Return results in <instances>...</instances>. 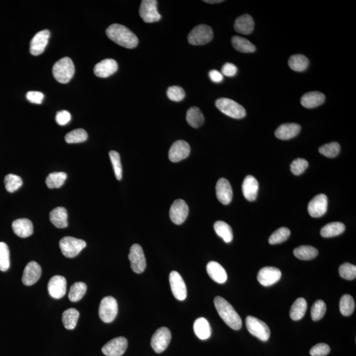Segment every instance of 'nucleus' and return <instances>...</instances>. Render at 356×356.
I'll use <instances>...</instances> for the list:
<instances>
[{"mask_svg": "<svg viewBox=\"0 0 356 356\" xmlns=\"http://www.w3.org/2000/svg\"><path fill=\"white\" fill-rule=\"evenodd\" d=\"M106 35L118 45L124 48H135L139 44L138 37L126 26L120 24H113L106 29Z\"/></svg>", "mask_w": 356, "mask_h": 356, "instance_id": "f257e3e1", "label": "nucleus"}, {"mask_svg": "<svg viewBox=\"0 0 356 356\" xmlns=\"http://www.w3.org/2000/svg\"><path fill=\"white\" fill-rule=\"evenodd\" d=\"M215 308L222 319L230 328L239 330L242 326V321L231 304L223 297L217 296L214 299Z\"/></svg>", "mask_w": 356, "mask_h": 356, "instance_id": "f03ea898", "label": "nucleus"}, {"mask_svg": "<svg viewBox=\"0 0 356 356\" xmlns=\"http://www.w3.org/2000/svg\"><path fill=\"white\" fill-rule=\"evenodd\" d=\"M53 77L60 84H68L75 73V66L72 60L68 57L62 58L53 65Z\"/></svg>", "mask_w": 356, "mask_h": 356, "instance_id": "7ed1b4c3", "label": "nucleus"}, {"mask_svg": "<svg viewBox=\"0 0 356 356\" xmlns=\"http://www.w3.org/2000/svg\"><path fill=\"white\" fill-rule=\"evenodd\" d=\"M215 105L221 113L229 117L241 119L246 116L245 108L241 105L230 98H218L215 102Z\"/></svg>", "mask_w": 356, "mask_h": 356, "instance_id": "20e7f679", "label": "nucleus"}, {"mask_svg": "<svg viewBox=\"0 0 356 356\" xmlns=\"http://www.w3.org/2000/svg\"><path fill=\"white\" fill-rule=\"evenodd\" d=\"M213 39V31L206 24H199L188 35V42L191 45L201 46L209 43Z\"/></svg>", "mask_w": 356, "mask_h": 356, "instance_id": "39448f33", "label": "nucleus"}, {"mask_svg": "<svg viewBox=\"0 0 356 356\" xmlns=\"http://www.w3.org/2000/svg\"><path fill=\"white\" fill-rule=\"evenodd\" d=\"M86 245V242L83 239L71 236L63 237L60 241V250L63 255L68 258L77 257Z\"/></svg>", "mask_w": 356, "mask_h": 356, "instance_id": "423d86ee", "label": "nucleus"}, {"mask_svg": "<svg viewBox=\"0 0 356 356\" xmlns=\"http://www.w3.org/2000/svg\"><path fill=\"white\" fill-rule=\"evenodd\" d=\"M245 324L248 331L254 337L264 342L269 339L270 331L265 322L256 317L248 316L246 318Z\"/></svg>", "mask_w": 356, "mask_h": 356, "instance_id": "0eeeda50", "label": "nucleus"}, {"mask_svg": "<svg viewBox=\"0 0 356 356\" xmlns=\"http://www.w3.org/2000/svg\"><path fill=\"white\" fill-rule=\"evenodd\" d=\"M118 311L117 301L114 297L107 296L102 299L99 307V316L103 322L106 323L113 322L117 316Z\"/></svg>", "mask_w": 356, "mask_h": 356, "instance_id": "6e6552de", "label": "nucleus"}, {"mask_svg": "<svg viewBox=\"0 0 356 356\" xmlns=\"http://www.w3.org/2000/svg\"><path fill=\"white\" fill-rule=\"evenodd\" d=\"M157 1L156 0H143L141 4L140 15L147 23L160 21L161 15L157 10Z\"/></svg>", "mask_w": 356, "mask_h": 356, "instance_id": "1a4fd4ad", "label": "nucleus"}, {"mask_svg": "<svg viewBox=\"0 0 356 356\" xmlns=\"http://www.w3.org/2000/svg\"><path fill=\"white\" fill-rule=\"evenodd\" d=\"M128 258L131 262V267L134 272L141 274L146 268V259L142 246L133 244L130 248Z\"/></svg>", "mask_w": 356, "mask_h": 356, "instance_id": "9d476101", "label": "nucleus"}, {"mask_svg": "<svg viewBox=\"0 0 356 356\" xmlns=\"http://www.w3.org/2000/svg\"><path fill=\"white\" fill-rule=\"evenodd\" d=\"M171 332L167 327H161L154 333L151 339V346L155 352H163L171 341Z\"/></svg>", "mask_w": 356, "mask_h": 356, "instance_id": "9b49d317", "label": "nucleus"}, {"mask_svg": "<svg viewBox=\"0 0 356 356\" xmlns=\"http://www.w3.org/2000/svg\"><path fill=\"white\" fill-rule=\"evenodd\" d=\"M189 214L187 204L182 199H177L171 206L170 218L174 224L180 225L184 223Z\"/></svg>", "mask_w": 356, "mask_h": 356, "instance_id": "f8f14e48", "label": "nucleus"}, {"mask_svg": "<svg viewBox=\"0 0 356 356\" xmlns=\"http://www.w3.org/2000/svg\"><path fill=\"white\" fill-rule=\"evenodd\" d=\"M127 340L124 337L115 338L102 347L103 353L106 356H122L127 348Z\"/></svg>", "mask_w": 356, "mask_h": 356, "instance_id": "ddd939ff", "label": "nucleus"}, {"mask_svg": "<svg viewBox=\"0 0 356 356\" xmlns=\"http://www.w3.org/2000/svg\"><path fill=\"white\" fill-rule=\"evenodd\" d=\"M328 198L326 195L319 194L309 203L308 212L313 218L323 216L327 211Z\"/></svg>", "mask_w": 356, "mask_h": 356, "instance_id": "4468645a", "label": "nucleus"}, {"mask_svg": "<svg viewBox=\"0 0 356 356\" xmlns=\"http://www.w3.org/2000/svg\"><path fill=\"white\" fill-rule=\"evenodd\" d=\"M282 276L281 270L273 266L261 268L257 275L259 283L264 286H270L280 281Z\"/></svg>", "mask_w": 356, "mask_h": 356, "instance_id": "2eb2a0df", "label": "nucleus"}, {"mask_svg": "<svg viewBox=\"0 0 356 356\" xmlns=\"http://www.w3.org/2000/svg\"><path fill=\"white\" fill-rule=\"evenodd\" d=\"M49 294L54 299H61L66 294L67 281L64 277L56 275L51 277L48 284Z\"/></svg>", "mask_w": 356, "mask_h": 356, "instance_id": "dca6fc26", "label": "nucleus"}, {"mask_svg": "<svg viewBox=\"0 0 356 356\" xmlns=\"http://www.w3.org/2000/svg\"><path fill=\"white\" fill-rule=\"evenodd\" d=\"M170 284L172 294L177 299L183 301L187 297V288L182 277L178 272L172 271L170 274Z\"/></svg>", "mask_w": 356, "mask_h": 356, "instance_id": "f3484780", "label": "nucleus"}, {"mask_svg": "<svg viewBox=\"0 0 356 356\" xmlns=\"http://www.w3.org/2000/svg\"><path fill=\"white\" fill-rule=\"evenodd\" d=\"M189 145L183 140L177 141L170 147L169 151V159L173 162H178L186 158L190 154Z\"/></svg>", "mask_w": 356, "mask_h": 356, "instance_id": "a211bd4d", "label": "nucleus"}, {"mask_svg": "<svg viewBox=\"0 0 356 356\" xmlns=\"http://www.w3.org/2000/svg\"><path fill=\"white\" fill-rule=\"evenodd\" d=\"M50 33L48 30H43L37 33L31 42L30 51L33 56H39L43 53L48 43Z\"/></svg>", "mask_w": 356, "mask_h": 356, "instance_id": "6ab92c4d", "label": "nucleus"}, {"mask_svg": "<svg viewBox=\"0 0 356 356\" xmlns=\"http://www.w3.org/2000/svg\"><path fill=\"white\" fill-rule=\"evenodd\" d=\"M42 269L40 266L35 261H31L24 268L22 282L26 286L35 284L41 277Z\"/></svg>", "mask_w": 356, "mask_h": 356, "instance_id": "aec40b11", "label": "nucleus"}, {"mask_svg": "<svg viewBox=\"0 0 356 356\" xmlns=\"http://www.w3.org/2000/svg\"><path fill=\"white\" fill-rule=\"evenodd\" d=\"M217 199L223 205H228L233 198V191L229 181L225 178H221L217 181L216 185Z\"/></svg>", "mask_w": 356, "mask_h": 356, "instance_id": "412c9836", "label": "nucleus"}, {"mask_svg": "<svg viewBox=\"0 0 356 356\" xmlns=\"http://www.w3.org/2000/svg\"><path fill=\"white\" fill-rule=\"evenodd\" d=\"M118 63L113 59H106L98 63L94 68V73L98 77L106 78L117 71Z\"/></svg>", "mask_w": 356, "mask_h": 356, "instance_id": "4be33fe9", "label": "nucleus"}, {"mask_svg": "<svg viewBox=\"0 0 356 356\" xmlns=\"http://www.w3.org/2000/svg\"><path fill=\"white\" fill-rule=\"evenodd\" d=\"M259 191V183L253 176H248L244 179L242 184L243 196L249 201H254L257 199Z\"/></svg>", "mask_w": 356, "mask_h": 356, "instance_id": "5701e85b", "label": "nucleus"}, {"mask_svg": "<svg viewBox=\"0 0 356 356\" xmlns=\"http://www.w3.org/2000/svg\"><path fill=\"white\" fill-rule=\"evenodd\" d=\"M300 131L301 126L299 124L291 123L281 125L278 127L275 134L279 140H288L298 135Z\"/></svg>", "mask_w": 356, "mask_h": 356, "instance_id": "b1692460", "label": "nucleus"}, {"mask_svg": "<svg viewBox=\"0 0 356 356\" xmlns=\"http://www.w3.org/2000/svg\"><path fill=\"white\" fill-rule=\"evenodd\" d=\"M207 271L209 276L216 283H225L228 276L223 266L216 261H210L207 265Z\"/></svg>", "mask_w": 356, "mask_h": 356, "instance_id": "393cba45", "label": "nucleus"}, {"mask_svg": "<svg viewBox=\"0 0 356 356\" xmlns=\"http://www.w3.org/2000/svg\"><path fill=\"white\" fill-rule=\"evenodd\" d=\"M12 228L17 236L23 238L31 236L33 233L32 222L28 218H19L13 221Z\"/></svg>", "mask_w": 356, "mask_h": 356, "instance_id": "a878e982", "label": "nucleus"}, {"mask_svg": "<svg viewBox=\"0 0 356 356\" xmlns=\"http://www.w3.org/2000/svg\"><path fill=\"white\" fill-rule=\"evenodd\" d=\"M255 23L251 15L245 14L237 18L234 23L236 32L243 35H250L254 31Z\"/></svg>", "mask_w": 356, "mask_h": 356, "instance_id": "bb28decb", "label": "nucleus"}, {"mask_svg": "<svg viewBox=\"0 0 356 356\" xmlns=\"http://www.w3.org/2000/svg\"><path fill=\"white\" fill-rule=\"evenodd\" d=\"M325 96L317 91L310 92L305 94L301 98L302 106L306 108H314L323 104Z\"/></svg>", "mask_w": 356, "mask_h": 356, "instance_id": "cd10ccee", "label": "nucleus"}, {"mask_svg": "<svg viewBox=\"0 0 356 356\" xmlns=\"http://www.w3.org/2000/svg\"><path fill=\"white\" fill-rule=\"evenodd\" d=\"M51 223L58 228H65L68 225V212L64 207L55 208L50 213Z\"/></svg>", "mask_w": 356, "mask_h": 356, "instance_id": "c85d7f7f", "label": "nucleus"}, {"mask_svg": "<svg viewBox=\"0 0 356 356\" xmlns=\"http://www.w3.org/2000/svg\"><path fill=\"white\" fill-rule=\"evenodd\" d=\"M194 332L201 340H207L211 335V328L207 320L201 317L197 319L194 324Z\"/></svg>", "mask_w": 356, "mask_h": 356, "instance_id": "c756f323", "label": "nucleus"}, {"mask_svg": "<svg viewBox=\"0 0 356 356\" xmlns=\"http://www.w3.org/2000/svg\"><path fill=\"white\" fill-rule=\"evenodd\" d=\"M307 309H308V304H307L306 300L303 297L297 299L290 309V316L291 319L294 321H299L305 315Z\"/></svg>", "mask_w": 356, "mask_h": 356, "instance_id": "7c9ffc66", "label": "nucleus"}, {"mask_svg": "<svg viewBox=\"0 0 356 356\" xmlns=\"http://www.w3.org/2000/svg\"><path fill=\"white\" fill-rule=\"evenodd\" d=\"M79 312L75 309H68L63 313L62 322L65 328L68 330H73L77 326Z\"/></svg>", "mask_w": 356, "mask_h": 356, "instance_id": "2f4dec72", "label": "nucleus"}, {"mask_svg": "<svg viewBox=\"0 0 356 356\" xmlns=\"http://www.w3.org/2000/svg\"><path fill=\"white\" fill-rule=\"evenodd\" d=\"M186 120L188 124L194 128H198L203 124V114L198 107H191L187 112Z\"/></svg>", "mask_w": 356, "mask_h": 356, "instance_id": "473e14b6", "label": "nucleus"}, {"mask_svg": "<svg viewBox=\"0 0 356 356\" xmlns=\"http://www.w3.org/2000/svg\"><path fill=\"white\" fill-rule=\"evenodd\" d=\"M319 252L314 247L310 245H302L295 248L294 254L297 259L301 260L309 261L315 259Z\"/></svg>", "mask_w": 356, "mask_h": 356, "instance_id": "72a5a7b5", "label": "nucleus"}, {"mask_svg": "<svg viewBox=\"0 0 356 356\" xmlns=\"http://www.w3.org/2000/svg\"><path fill=\"white\" fill-rule=\"evenodd\" d=\"M232 43L234 48L240 52L252 53L256 50V48L252 42L245 38L238 37V36H235L232 38Z\"/></svg>", "mask_w": 356, "mask_h": 356, "instance_id": "f704fd0d", "label": "nucleus"}, {"mask_svg": "<svg viewBox=\"0 0 356 356\" xmlns=\"http://www.w3.org/2000/svg\"><path fill=\"white\" fill-rule=\"evenodd\" d=\"M214 229L218 236L224 239L226 243L231 242L233 239L232 228L223 221H217L214 223Z\"/></svg>", "mask_w": 356, "mask_h": 356, "instance_id": "c9c22d12", "label": "nucleus"}, {"mask_svg": "<svg viewBox=\"0 0 356 356\" xmlns=\"http://www.w3.org/2000/svg\"><path fill=\"white\" fill-rule=\"evenodd\" d=\"M345 230L344 224L335 222L323 226L321 230V235L324 237H332L342 234Z\"/></svg>", "mask_w": 356, "mask_h": 356, "instance_id": "e433bc0d", "label": "nucleus"}, {"mask_svg": "<svg viewBox=\"0 0 356 356\" xmlns=\"http://www.w3.org/2000/svg\"><path fill=\"white\" fill-rule=\"evenodd\" d=\"M288 65L292 70L302 72L308 68L309 60L302 54L293 55L289 59Z\"/></svg>", "mask_w": 356, "mask_h": 356, "instance_id": "4c0bfd02", "label": "nucleus"}, {"mask_svg": "<svg viewBox=\"0 0 356 356\" xmlns=\"http://www.w3.org/2000/svg\"><path fill=\"white\" fill-rule=\"evenodd\" d=\"M67 176H68L65 172H52L46 178L47 186L50 189L61 187L64 184Z\"/></svg>", "mask_w": 356, "mask_h": 356, "instance_id": "58836bf2", "label": "nucleus"}, {"mask_svg": "<svg viewBox=\"0 0 356 356\" xmlns=\"http://www.w3.org/2000/svg\"><path fill=\"white\" fill-rule=\"evenodd\" d=\"M87 286L86 284L82 282H77L74 283L70 288L69 293V299L71 302H79L84 297L87 292Z\"/></svg>", "mask_w": 356, "mask_h": 356, "instance_id": "ea45409f", "label": "nucleus"}, {"mask_svg": "<svg viewBox=\"0 0 356 356\" xmlns=\"http://www.w3.org/2000/svg\"><path fill=\"white\" fill-rule=\"evenodd\" d=\"M355 310V302L349 294H345L340 301V311L344 316L348 317L352 314Z\"/></svg>", "mask_w": 356, "mask_h": 356, "instance_id": "a19ab883", "label": "nucleus"}, {"mask_svg": "<svg viewBox=\"0 0 356 356\" xmlns=\"http://www.w3.org/2000/svg\"><path fill=\"white\" fill-rule=\"evenodd\" d=\"M88 138V134L84 129H77L69 132L65 136L68 143H79L85 142Z\"/></svg>", "mask_w": 356, "mask_h": 356, "instance_id": "79ce46f5", "label": "nucleus"}, {"mask_svg": "<svg viewBox=\"0 0 356 356\" xmlns=\"http://www.w3.org/2000/svg\"><path fill=\"white\" fill-rule=\"evenodd\" d=\"M290 236V231L288 228L283 227L275 231L268 239V242L271 245L279 244L287 240Z\"/></svg>", "mask_w": 356, "mask_h": 356, "instance_id": "37998d69", "label": "nucleus"}, {"mask_svg": "<svg viewBox=\"0 0 356 356\" xmlns=\"http://www.w3.org/2000/svg\"><path fill=\"white\" fill-rule=\"evenodd\" d=\"M10 266V250L8 245L4 242H0V270L6 272Z\"/></svg>", "mask_w": 356, "mask_h": 356, "instance_id": "c03bdc74", "label": "nucleus"}, {"mask_svg": "<svg viewBox=\"0 0 356 356\" xmlns=\"http://www.w3.org/2000/svg\"><path fill=\"white\" fill-rule=\"evenodd\" d=\"M4 183H5L7 191L10 193L16 191L23 185L21 178L19 176L12 174L6 176Z\"/></svg>", "mask_w": 356, "mask_h": 356, "instance_id": "a18cd8bd", "label": "nucleus"}, {"mask_svg": "<svg viewBox=\"0 0 356 356\" xmlns=\"http://www.w3.org/2000/svg\"><path fill=\"white\" fill-rule=\"evenodd\" d=\"M319 153L326 157L334 158L339 154L340 146L337 142H332L322 145L319 149Z\"/></svg>", "mask_w": 356, "mask_h": 356, "instance_id": "49530a36", "label": "nucleus"}, {"mask_svg": "<svg viewBox=\"0 0 356 356\" xmlns=\"http://www.w3.org/2000/svg\"><path fill=\"white\" fill-rule=\"evenodd\" d=\"M326 311V306L325 303L322 300H317L313 304L312 308H311V318L314 321H319V320L324 317Z\"/></svg>", "mask_w": 356, "mask_h": 356, "instance_id": "de8ad7c7", "label": "nucleus"}, {"mask_svg": "<svg viewBox=\"0 0 356 356\" xmlns=\"http://www.w3.org/2000/svg\"><path fill=\"white\" fill-rule=\"evenodd\" d=\"M109 158L113 166L114 174L118 180L122 178V166L121 163L120 154L115 151H111L109 153Z\"/></svg>", "mask_w": 356, "mask_h": 356, "instance_id": "09e8293b", "label": "nucleus"}, {"mask_svg": "<svg viewBox=\"0 0 356 356\" xmlns=\"http://www.w3.org/2000/svg\"><path fill=\"white\" fill-rule=\"evenodd\" d=\"M339 275L342 279L352 281L356 277V266L350 263H346L340 265Z\"/></svg>", "mask_w": 356, "mask_h": 356, "instance_id": "8fccbe9b", "label": "nucleus"}, {"mask_svg": "<svg viewBox=\"0 0 356 356\" xmlns=\"http://www.w3.org/2000/svg\"><path fill=\"white\" fill-rule=\"evenodd\" d=\"M185 91L181 87L172 86L167 90L168 98L174 102H180L184 98Z\"/></svg>", "mask_w": 356, "mask_h": 356, "instance_id": "3c124183", "label": "nucleus"}, {"mask_svg": "<svg viewBox=\"0 0 356 356\" xmlns=\"http://www.w3.org/2000/svg\"><path fill=\"white\" fill-rule=\"evenodd\" d=\"M308 162L304 158H297L293 161L290 166V170L295 176H299L308 169Z\"/></svg>", "mask_w": 356, "mask_h": 356, "instance_id": "603ef678", "label": "nucleus"}, {"mask_svg": "<svg viewBox=\"0 0 356 356\" xmlns=\"http://www.w3.org/2000/svg\"><path fill=\"white\" fill-rule=\"evenodd\" d=\"M331 348L328 345L324 343H319L315 345L310 350L311 356H325L330 352Z\"/></svg>", "mask_w": 356, "mask_h": 356, "instance_id": "864d4df0", "label": "nucleus"}, {"mask_svg": "<svg viewBox=\"0 0 356 356\" xmlns=\"http://www.w3.org/2000/svg\"><path fill=\"white\" fill-rule=\"evenodd\" d=\"M44 98V94L40 93V92L29 91L26 93V98L29 101L34 103V104H41Z\"/></svg>", "mask_w": 356, "mask_h": 356, "instance_id": "5fc2aeb1", "label": "nucleus"}, {"mask_svg": "<svg viewBox=\"0 0 356 356\" xmlns=\"http://www.w3.org/2000/svg\"><path fill=\"white\" fill-rule=\"evenodd\" d=\"M71 118V114L68 111H62L58 112L56 116V121L58 124L64 125L68 124L70 122Z\"/></svg>", "mask_w": 356, "mask_h": 356, "instance_id": "6e6d98bb", "label": "nucleus"}, {"mask_svg": "<svg viewBox=\"0 0 356 356\" xmlns=\"http://www.w3.org/2000/svg\"><path fill=\"white\" fill-rule=\"evenodd\" d=\"M237 71V67L231 63H226L222 68V74L227 77H234L236 75Z\"/></svg>", "mask_w": 356, "mask_h": 356, "instance_id": "4d7b16f0", "label": "nucleus"}, {"mask_svg": "<svg viewBox=\"0 0 356 356\" xmlns=\"http://www.w3.org/2000/svg\"><path fill=\"white\" fill-rule=\"evenodd\" d=\"M210 80L214 83H221L223 80V75L220 71L211 70L209 73Z\"/></svg>", "mask_w": 356, "mask_h": 356, "instance_id": "13d9d810", "label": "nucleus"}, {"mask_svg": "<svg viewBox=\"0 0 356 356\" xmlns=\"http://www.w3.org/2000/svg\"><path fill=\"white\" fill-rule=\"evenodd\" d=\"M204 2H205V3L207 4H219V3H222V2H223V0H205V1H203Z\"/></svg>", "mask_w": 356, "mask_h": 356, "instance_id": "bf43d9fd", "label": "nucleus"}]
</instances>
